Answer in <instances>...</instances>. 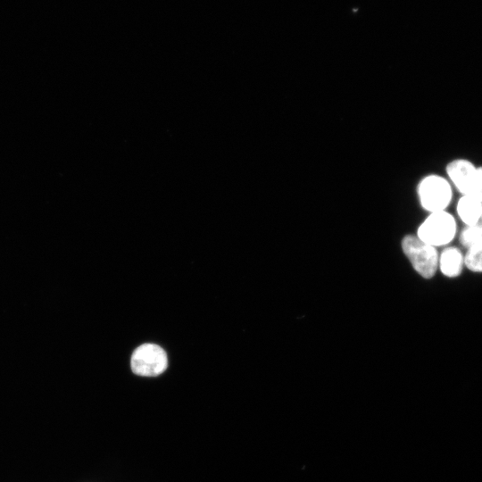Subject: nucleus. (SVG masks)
<instances>
[{
    "label": "nucleus",
    "instance_id": "obj_1",
    "mask_svg": "<svg viewBox=\"0 0 482 482\" xmlns=\"http://www.w3.org/2000/svg\"><path fill=\"white\" fill-rule=\"evenodd\" d=\"M416 193L420 205L428 213L446 211L453 198V187L447 178L436 173L422 177Z\"/></svg>",
    "mask_w": 482,
    "mask_h": 482
},
{
    "label": "nucleus",
    "instance_id": "obj_2",
    "mask_svg": "<svg viewBox=\"0 0 482 482\" xmlns=\"http://www.w3.org/2000/svg\"><path fill=\"white\" fill-rule=\"evenodd\" d=\"M458 232L455 217L446 211L430 212L420 224L417 237L435 247L447 246Z\"/></svg>",
    "mask_w": 482,
    "mask_h": 482
},
{
    "label": "nucleus",
    "instance_id": "obj_3",
    "mask_svg": "<svg viewBox=\"0 0 482 482\" xmlns=\"http://www.w3.org/2000/svg\"><path fill=\"white\" fill-rule=\"evenodd\" d=\"M402 248L413 269L424 278H431L438 269L439 253L436 247L428 245L417 236L406 235Z\"/></svg>",
    "mask_w": 482,
    "mask_h": 482
},
{
    "label": "nucleus",
    "instance_id": "obj_4",
    "mask_svg": "<svg viewBox=\"0 0 482 482\" xmlns=\"http://www.w3.org/2000/svg\"><path fill=\"white\" fill-rule=\"evenodd\" d=\"M167 355L164 350L154 344L138 346L131 356L132 371L140 376L154 377L162 373L167 368Z\"/></svg>",
    "mask_w": 482,
    "mask_h": 482
},
{
    "label": "nucleus",
    "instance_id": "obj_5",
    "mask_svg": "<svg viewBox=\"0 0 482 482\" xmlns=\"http://www.w3.org/2000/svg\"><path fill=\"white\" fill-rule=\"evenodd\" d=\"M478 165L463 157L453 159L445 165V177L460 195H467Z\"/></svg>",
    "mask_w": 482,
    "mask_h": 482
},
{
    "label": "nucleus",
    "instance_id": "obj_6",
    "mask_svg": "<svg viewBox=\"0 0 482 482\" xmlns=\"http://www.w3.org/2000/svg\"><path fill=\"white\" fill-rule=\"evenodd\" d=\"M464 265V254L456 246H445L438 257V269L448 278L461 275Z\"/></svg>",
    "mask_w": 482,
    "mask_h": 482
},
{
    "label": "nucleus",
    "instance_id": "obj_7",
    "mask_svg": "<svg viewBox=\"0 0 482 482\" xmlns=\"http://www.w3.org/2000/svg\"><path fill=\"white\" fill-rule=\"evenodd\" d=\"M456 213L464 226L473 225L481 221L482 202L467 195H461L456 206Z\"/></svg>",
    "mask_w": 482,
    "mask_h": 482
},
{
    "label": "nucleus",
    "instance_id": "obj_8",
    "mask_svg": "<svg viewBox=\"0 0 482 482\" xmlns=\"http://www.w3.org/2000/svg\"><path fill=\"white\" fill-rule=\"evenodd\" d=\"M459 241L467 250L482 245V222L464 226L459 233Z\"/></svg>",
    "mask_w": 482,
    "mask_h": 482
},
{
    "label": "nucleus",
    "instance_id": "obj_9",
    "mask_svg": "<svg viewBox=\"0 0 482 482\" xmlns=\"http://www.w3.org/2000/svg\"><path fill=\"white\" fill-rule=\"evenodd\" d=\"M464 265L469 270L482 273V245L468 249L464 254Z\"/></svg>",
    "mask_w": 482,
    "mask_h": 482
},
{
    "label": "nucleus",
    "instance_id": "obj_10",
    "mask_svg": "<svg viewBox=\"0 0 482 482\" xmlns=\"http://www.w3.org/2000/svg\"><path fill=\"white\" fill-rule=\"evenodd\" d=\"M467 195H470L482 202V165H478L476 174Z\"/></svg>",
    "mask_w": 482,
    "mask_h": 482
},
{
    "label": "nucleus",
    "instance_id": "obj_11",
    "mask_svg": "<svg viewBox=\"0 0 482 482\" xmlns=\"http://www.w3.org/2000/svg\"><path fill=\"white\" fill-rule=\"evenodd\" d=\"M481 222H482V216H481Z\"/></svg>",
    "mask_w": 482,
    "mask_h": 482
}]
</instances>
